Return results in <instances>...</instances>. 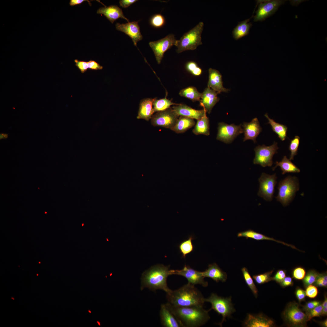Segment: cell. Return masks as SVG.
Masks as SVG:
<instances>
[{
  "label": "cell",
  "mask_w": 327,
  "mask_h": 327,
  "mask_svg": "<svg viewBox=\"0 0 327 327\" xmlns=\"http://www.w3.org/2000/svg\"><path fill=\"white\" fill-rule=\"evenodd\" d=\"M173 314L180 326L199 327L205 324L210 319L208 312L203 306L177 307L166 304Z\"/></svg>",
  "instance_id": "6da1fadb"
},
{
  "label": "cell",
  "mask_w": 327,
  "mask_h": 327,
  "mask_svg": "<svg viewBox=\"0 0 327 327\" xmlns=\"http://www.w3.org/2000/svg\"><path fill=\"white\" fill-rule=\"evenodd\" d=\"M167 303L174 306H203L205 302L201 292L194 286L188 283L167 293Z\"/></svg>",
  "instance_id": "7a4b0ae2"
},
{
  "label": "cell",
  "mask_w": 327,
  "mask_h": 327,
  "mask_svg": "<svg viewBox=\"0 0 327 327\" xmlns=\"http://www.w3.org/2000/svg\"><path fill=\"white\" fill-rule=\"evenodd\" d=\"M170 266L157 264L151 266L144 272L141 278V289L147 288L152 291L162 290L167 293L170 292L167 283L168 276L172 275V269H169Z\"/></svg>",
  "instance_id": "3957f363"
},
{
  "label": "cell",
  "mask_w": 327,
  "mask_h": 327,
  "mask_svg": "<svg viewBox=\"0 0 327 327\" xmlns=\"http://www.w3.org/2000/svg\"><path fill=\"white\" fill-rule=\"evenodd\" d=\"M203 26V23L200 22L177 40L176 46L177 48V53H180L187 50H194L199 45L202 44L201 34Z\"/></svg>",
  "instance_id": "277c9868"
},
{
  "label": "cell",
  "mask_w": 327,
  "mask_h": 327,
  "mask_svg": "<svg viewBox=\"0 0 327 327\" xmlns=\"http://www.w3.org/2000/svg\"><path fill=\"white\" fill-rule=\"evenodd\" d=\"M299 188L297 177L288 176L279 183L278 194L276 198L283 206H286L292 202Z\"/></svg>",
  "instance_id": "5b68a950"
},
{
  "label": "cell",
  "mask_w": 327,
  "mask_h": 327,
  "mask_svg": "<svg viewBox=\"0 0 327 327\" xmlns=\"http://www.w3.org/2000/svg\"><path fill=\"white\" fill-rule=\"evenodd\" d=\"M204 301L205 302H208L211 304L210 310L213 309L222 315V320L218 324L220 326H222L223 322L226 321V318L230 317L231 314L235 311L231 302V297L224 298L212 293L209 298H205Z\"/></svg>",
  "instance_id": "8992f818"
},
{
  "label": "cell",
  "mask_w": 327,
  "mask_h": 327,
  "mask_svg": "<svg viewBox=\"0 0 327 327\" xmlns=\"http://www.w3.org/2000/svg\"><path fill=\"white\" fill-rule=\"evenodd\" d=\"M279 149L277 143L274 141L272 145L267 146L264 145H258L254 148L255 157L253 163L263 167H271L273 164V155L277 153Z\"/></svg>",
  "instance_id": "52a82bcc"
},
{
  "label": "cell",
  "mask_w": 327,
  "mask_h": 327,
  "mask_svg": "<svg viewBox=\"0 0 327 327\" xmlns=\"http://www.w3.org/2000/svg\"><path fill=\"white\" fill-rule=\"evenodd\" d=\"M277 178L276 173L270 175L263 173L258 179L259 187L258 196L266 201H271L275 192Z\"/></svg>",
  "instance_id": "ba28073f"
},
{
  "label": "cell",
  "mask_w": 327,
  "mask_h": 327,
  "mask_svg": "<svg viewBox=\"0 0 327 327\" xmlns=\"http://www.w3.org/2000/svg\"><path fill=\"white\" fill-rule=\"evenodd\" d=\"M286 320L292 326L303 327L309 321L308 316L299 308L296 303L288 305L283 313Z\"/></svg>",
  "instance_id": "9c48e42d"
},
{
  "label": "cell",
  "mask_w": 327,
  "mask_h": 327,
  "mask_svg": "<svg viewBox=\"0 0 327 327\" xmlns=\"http://www.w3.org/2000/svg\"><path fill=\"white\" fill-rule=\"evenodd\" d=\"M179 117L171 107L154 114L151 119V123L154 126L160 127L171 130Z\"/></svg>",
  "instance_id": "30bf717a"
},
{
  "label": "cell",
  "mask_w": 327,
  "mask_h": 327,
  "mask_svg": "<svg viewBox=\"0 0 327 327\" xmlns=\"http://www.w3.org/2000/svg\"><path fill=\"white\" fill-rule=\"evenodd\" d=\"M243 133L242 124H228L223 122L218 123L217 140L226 144L232 142L238 135Z\"/></svg>",
  "instance_id": "8fae6325"
},
{
  "label": "cell",
  "mask_w": 327,
  "mask_h": 327,
  "mask_svg": "<svg viewBox=\"0 0 327 327\" xmlns=\"http://www.w3.org/2000/svg\"><path fill=\"white\" fill-rule=\"evenodd\" d=\"M177 40L175 35L170 34L160 40L149 43L158 64L161 63L164 53L173 45L176 46Z\"/></svg>",
  "instance_id": "7c38bea8"
},
{
  "label": "cell",
  "mask_w": 327,
  "mask_h": 327,
  "mask_svg": "<svg viewBox=\"0 0 327 327\" xmlns=\"http://www.w3.org/2000/svg\"><path fill=\"white\" fill-rule=\"evenodd\" d=\"M285 1L274 0L260 2L254 21H263L275 13Z\"/></svg>",
  "instance_id": "4fadbf2b"
},
{
  "label": "cell",
  "mask_w": 327,
  "mask_h": 327,
  "mask_svg": "<svg viewBox=\"0 0 327 327\" xmlns=\"http://www.w3.org/2000/svg\"><path fill=\"white\" fill-rule=\"evenodd\" d=\"M173 275L183 276L187 280L188 283L192 285H200L203 287L208 286V282L204 279L202 272L197 271L189 266L185 265L181 270L172 269Z\"/></svg>",
  "instance_id": "5bb4252c"
},
{
  "label": "cell",
  "mask_w": 327,
  "mask_h": 327,
  "mask_svg": "<svg viewBox=\"0 0 327 327\" xmlns=\"http://www.w3.org/2000/svg\"><path fill=\"white\" fill-rule=\"evenodd\" d=\"M116 28L117 30L125 33L130 38L135 46H137V43L143 38L138 21H133L125 24L117 23L116 24Z\"/></svg>",
  "instance_id": "9a60e30c"
},
{
  "label": "cell",
  "mask_w": 327,
  "mask_h": 327,
  "mask_svg": "<svg viewBox=\"0 0 327 327\" xmlns=\"http://www.w3.org/2000/svg\"><path fill=\"white\" fill-rule=\"evenodd\" d=\"M242 127L244 134L243 141L251 140L256 143V138L262 131L258 119L254 118L249 122H244Z\"/></svg>",
  "instance_id": "2e32d148"
},
{
  "label": "cell",
  "mask_w": 327,
  "mask_h": 327,
  "mask_svg": "<svg viewBox=\"0 0 327 327\" xmlns=\"http://www.w3.org/2000/svg\"><path fill=\"white\" fill-rule=\"evenodd\" d=\"M175 113L179 116H184L197 120L201 119L206 114L204 109L197 110L187 105L177 104L171 107Z\"/></svg>",
  "instance_id": "e0dca14e"
},
{
  "label": "cell",
  "mask_w": 327,
  "mask_h": 327,
  "mask_svg": "<svg viewBox=\"0 0 327 327\" xmlns=\"http://www.w3.org/2000/svg\"><path fill=\"white\" fill-rule=\"evenodd\" d=\"M217 93L209 87L206 88L202 93L200 101V105L203 107L206 112L210 114L219 100Z\"/></svg>",
  "instance_id": "ac0fdd59"
},
{
  "label": "cell",
  "mask_w": 327,
  "mask_h": 327,
  "mask_svg": "<svg viewBox=\"0 0 327 327\" xmlns=\"http://www.w3.org/2000/svg\"><path fill=\"white\" fill-rule=\"evenodd\" d=\"M271 319L262 314L253 315L248 314L243 325L247 327H271L274 326Z\"/></svg>",
  "instance_id": "d6986e66"
},
{
  "label": "cell",
  "mask_w": 327,
  "mask_h": 327,
  "mask_svg": "<svg viewBox=\"0 0 327 327\" xmlns=\"http://www.w3.org/2000/svg\"><path fill=\"white\" fill-rule=\"evenodd\" d=\"M207 87H209L220 94L222 92H227L228 89L224 88L223 86L222 75L217 70L210 68L209 69V80Z\"/></svg>",
  "instance_id": "ffe728a7"
},
{
  "label": "cell",
  "mask_w": 327,
  "mask_h": 327,
  "mask_svg": "<svg viewBox=\"0 0 327 327\" xmlns=\"http://www.w3.org/2000/svg\"><path fill=\"white\" fill-rule=\"evenodd\" d=\"M155 98H146L142 99L140 102L137 118L148 121L151 119L154 111L153 103Z\"/></svg>",
  "instance_id": "44dd1931"
},
{
  "label": "cell",
  "mask_w": 327,
  "mask_h": 327,
  "mask_svg": "<svg viewBox=\"0 0 327 327\" xmlns=\"http://www.w3.org/2000/svg\"><path fill=\"white\" fill-rule=\"evenodd\" d=\"M97 13L104 15L112 23L119 18L125 19L129 22L128 19L124 16L122 9L117 5L101 7L98 10Z\"/></svg>",
  "instance_id": "7402d4cb"
},
{
  "label": "cell",
  "mask_w": 327,
  "mask_h": 327,
  "mask_svg": "<svg viewBox=\"0 0 327 327\" xmlns=\"http://www.w3.org/2000/svg\"><path fill=\"white\" fill-rule=\"evenodd\" d=\"M202 276L205 277L212 279L218 282L219 281L225 282L227 279L226 273L223 272L216 263L209 264L207 269L202 272Z\"/></svg>",
  "instance_id": "603a6c76"
},
{
  "label": "cell",
  "mask_w": 327,
  "mask_h": 327,
  "mask_svg": "<svg viewBox=\"0 0 327 327\" xmlns=\"http://www.w3.org/2000/svg\"><path fill=\"white\" fill-rule=\"evenodd\" d=\"M161 324L165 327H180V325L173 314L166 304H162L160 311Z\"/></svg>",
  "instance_id": "cb8c5ba5"
},
{
  "label": "cell",
  "mask_w": 327,
  "mask_h": 327,
  "mask_svg": "<svg viewBox=\"0 0 327 327\" xmlns=\"http://www.w3.org/2000/svg\"><path fill=\"white\" fill-rule=\"evenodd\" d=\"M237 236L239 237H245L247 238H251L257 240H267L276 242L291 248L299 250L294 246L289 244L282 241L277 240L272 238L266 236L262 234L256 232L253 230H249L238 233Z\"/></svg>",
  "instance_id": "d4e9b609"
},
{
  "label": "cell",
  "mask_w": 327,
  "mask_h": 327,
  "mask_svg": "<svg viewBox=\"0 0 327 327\" xmlns=\"http://www.w3.org/2000/svg\"><path fill=\"white\" fill-rule=\"evenodd\" d=\"M195 124L193 119L180 116L171 130L177 133H182L192 127Z\"/></svg>",
  "instance_id": "484cf974"
},
{
  "label": "cell",
  "mask_w": 327,
  "mask_h": 327,
  "mask_svg": "<svg viewBox=\"0 0 327 327\" xmlns=\"http://www.w3.org/2000/svg\"><path fill=\"white\" fill-rule=\"evenodd\" d=\"M278 166L280 168L283 175L286 173H299L300 171V169L288 159L286 156L283 157L281 161H276V166L273 167L272 170H274Z\"/></svg>",
  "instance_id": "4316f807"
},
{
  "label": "cell",
  "mask_w": 327,
  "mask_h": 327,
  "mask_svg": "<svg viewBox=\"0 0 327 327\" xmlns=\"http://www.w3.org/2000/svg\"><path fill=\"white\" fill-rule=\"evenodd\" d=\"M209 129V120L206 114L201 119L197 120L193 132L196 135L208 136L210 135Z\"/></svg>",
  "instance_id": "83f0119b"
},
{
  "label": "cell",
  "mask_w": 327,
  "mask_h": 327,
  "mask_svg": "<svg viewBox=\"0 0 327 327\" xmlns=\"http://www.w3.org/2000/svg\"><path fill=\"white\" fill-rule=\"evenodd\" d=\"M265 116L268 119V124H270L272 131L278 135L281 140H285L287 137L288 129L287 126L276 122L273 119L270 118L267 114H265Z\"/></svg>",
  "instance_id": "f1b7e54d"
},
{
  "label": "cell",
  "mask_w": 327,
  "mask_h": 327,
  "mask_svg": "<svg viewBox=\"0 0 327 327\" xmlns=\"http://www.w3.org/2000/svg\"><path fill=\"white\" fill-rule=\"evenodd\" d=\"M249 19H247L239 23L233 31V37L237 40L247 35L250 28L252 26L251 23H248Z\"/></svg>",
  "instance_id": "f546056e"
},
{
  "label": "cell",
  "mask_w": 327,
  "mask_h": 327,
  "mask_svg": "<svg viewBox=\"0 0 327 327\" xmlns=\"http://www.w3.org/2000/svg\"><path fill=\"white\" fill-rule=\"evenodd\" d=\"M179 95L188 98L193 101H200L202 93L199 92L194 87H189L180 90Z\"/></svg>",
  "instance_id": "4dcf8cb0"
},
{
  "label": "cell",
  "mask_w": 327,
  "mask_h": 327,
  "mask_svg": "<svg viewBox=\"0 0 327 327\" xmlns=\"http://www.w3.org/2000/svg\"><path fill=\"white\" fill-rule=\"evenodd\" d=\"M178 104L174 103L166 97L157 99H155L153 103V107L154 112H158L166 110L172 105Z\"/></svg>",
  "instance_id": "1f68e13d"
},
{
  "label": "cell",
  "mask_w": 327,
  "mask_h": 327,
  "mask_svg": "<svg viewBox=\"0 0 327 327\" xmlns=\"http://www.w3.org/2000/svg\"><path fill=\"white\" fill-rule=\"evenodd\" d=\"M244 279L249 287L251 289L256 297L258 296V291L253 279L247 269L243 267L241 269Z\"/></svg>",
  "instance_id": "d6a6232c"
},
{
  "label": "cell",
  "mask_w": 327,
  "mask_h": 327,
  "mask_svg": "<svg viewBox=\"0 0 327 327\" xmlns=\"http://www.w3.org/2000/svg\"><path fill=\"white\" fill-rule=\"evenodd\" d=\"M193 239V237L190 236L187 239L183 241L179 245V249L182 254L183 257L185 258L187 255L193 250L194 247L192 243Z\"/></svg>",
  "instance_id": "836d02e7"
},
{
  "label": "cell",
  "mask_w": 327,
  "mask_h": 327,
  "mask_svg": "<svg viewBox=\"0 0 327 327\" xmlns=\"http://www.w3.org/2000/svg\"><path fill=\"white\" fill-rule=\"evenodd\" d=\"M300 137L296 136L294 138L290 141L289 149L290 151L289 159L293 160L294 157L297 154L298 150L299 144Z\"/></svg>",
  "instance_id": "e575fe53"
},
{
  "label": "cell",
  "mask_w": 327,
  "mask_h": 327,
  "mask_svg": "<svg viewBox=\"0 0 327 327\" xmlns=\"http://www.w3.org/2000/svg\"><path fill=\"white\" fill-rule=\"evenodd\" d=\"M165 20L164 16L160 14L154 15L150 20V23L153 27L159 28L162 27L165 24Z\"/></svg>",
  "instance_id": "d590c367"
},
{
  "label": "cell",
  "mask_w": 327,
  "mask_h": 327,
  "mask_svg": "<svg viewBox=\"0 0 327 327\" xmlns=\"http://www.w3.org/2000/svg\"><path fill=\"white\" fill-rule=\"evenodd\" d=\"M273 270L264 273L253 276V278L258 284H261L267 282L272 280L271 277Z\"/></svg>",
  "instance_id": "8d00e7d4"
},
{
  "label": "cell",
  "mask_w": 327,
  "mask_h": 327,
  "mask_svg": "<svg viewBox=\"0 0 327 327\" xmlns=\"http://www.w3.org/2000/svg\"><path fill=\"white\" fill-rule=\"evenodd\" d=\"M319 273L315 270H309L303 278V282L305 287L314 283Z\"/></svg>",
  "instance_id": "74e56055"
},
{
  "label": "cell",
  "mask_w": 327,
  "mask_h": 327,
  "mask_svg": "<svg viewBox=\"0 0 327 327\" xmlns=\"http://www.w3.org/2000/svg\"><path fill=\"white\" fill-rule=\"evenodd\" d=\"M315 285L320 287H326L327 286V275L326 272L319 273L314 282Z\"/></svg>",
  "instance_id": "f35d334b"
},
{
  "label": "cell",
  "mask_w": 327,
  "mask_h": 327,
  "mask_svg": "<svg viewBox=\"0 0 327 327\" xmlns=\"http://www.w3.org/2000/svg\"><path fill=\"white\" fill-rule=\"evenodd\" d=\"M323 307L322 304H320L313 309L306 312L309 321L312 318L319 316L321 315V313Z\"/></svg>",
  "instance_id": "ab89813d"
},
{
  "label": "cell",
  "mask_w": 327,
  "mask_h": 327,
  "mask_svg": "<svg viewBox=\"0 0 327 327\" xmlns=\"http://www.w3.org/2000/svg\"><path fill=\"white\" fill-rule=\"evenodd\" d=\"M306 273L305 269L302 267H298L295 268L293 270L292 274L293 277L296 279L301 280L303 279Z\"/></svg>",
  "instance_id": "60d3db41"
},
{
  "label": "cell",
  "mask_w": 327,
  "mask_h": 327,
  "mask_svg": "<svg viewBox=\"0 0 327 327\" xmlns=\"http://www.w3.org/2000/svg\"><path fill=\"white\" fill-rule=\"evenodd\" d=\"M305 292L306 296L309 298H313L316 296L318 291L316 286L311 285L306 287Z\"/></svg>",
  "instance_id": "b9f144b4"
},
{
  "label": "cell",
  "mask_w": 327,
  "mask_h": 327,
  "mask_svg": "<svg viewBox=\"0 0 327 327\" xmlns=\"http://www.w3.org/2000/svg\"><path fill=\"white\" fill-rule=\"evenodd\" d=\"M74 61L75 63V65L81 73H84L88 69V62L80 61L77 59H75Z\"/></svg>",
  "instance_id": "7bdbcfd3"
},
{
  "label": "cell",
  "mask_w": 327,
  "mask_h": 327,
  "mask_svg": "<svg viewBox=\"0 0 327 327\" xmlns=\"http://www.w3.org/2000/svg\"><path fill=\"white\" fill-rule=\"evenodd\" d=\"M286 272L285 270H279L277 271L274 276L272 277V280H275L280 283L286 277Z\"/></svg>",
  "instance_id": "ee69618b"
},
{
  "label": "cell",
  "mask_w": 327,
  "mask_h": 327,
  "mask_svg": "<svg viewBox=\"0 0 327 327\" xmlns=\"http://www.w3.org/2000/svg\"><path fill=\"white\" fill-rule=\"evenodd\" d=\"M320 302L317 301H313L307 303L304 307V309L306 312L313 309L320 305Z\"/></svg>",
  "instance_id": "f6af8a7d"
},
{
  "label": "cell",
  "mask_w": 327,
  "mask_h": 327,
  "mask_svg": "<svg viewBox=\"0 0 327 327\" xmlns=\"http://www.w3.org/2000/svg\"><path fill=\"white\" fill-rule=\"evenodd\" d=\"M87 62L88 69L91 70H101L103 68L102 66L94 60H90Z\"/></svg>",
  "instance_id": "bcb514c9"
},
{
  "label": "cell",
  "mask_w": 327,
  "mask_h": 327,
  "mask_svg": "<svg viewBox=\"0 0 327 327\" xmlns=\"http://www.w3.org/2000/svg\"><path fill=\"white\" fill-rule=\"evenodd\" d=\"M197 63L192 61H190L187 62L186 65V69L191 74L198 67Z\"/></svg>",
  "instance_id": "7dc6e473"
},
{
  "label": "cell",
  "mask_w": 327,
  "mask_h": 327,
  "mask_svg": "<svg viewBox=\"0 0 327 327\" xmlns=\"http://www.w3.org/2000/svg\"><path fill=\"white\" fill-rule=\"evenodd\" d=\"M296 297L299 301L303 300L306 296L305 291L300 288L296 290Z\"/></svg>",
  "instance_id": "c3c4849f"
},
{
  "label": "cell",
  "mask_w": 327,
  "mask_h": 327,
  "mask_svg": "<svg viewBox=\"0 0 327 327\" xmlns=\"http://www.w3.org/2000/svg\"><path fill=\"white\" fill-rule=\"evenodd\" d=\"M137 0H121L119 1L120 6L123 8H127L137 1Z\"/></svg>",
  "instance_id": "681fc988"
},
{
  "label": "cell",
  "mask_w": 327,
  "mask_h": 327,
  "mask_svg": "<svg viewBox=\"0 0 327 327\" xmlns=\"http://www.w3.org/2000/svg\"><path fill=\"white\" fill-rule=\"evenodd\" d=\"M292 278L288 276L285 277L280 284L282 286L286 287L292 285Z\"/></svg>",
  "instance_id": "f907efd6"
},
{
  "label": "cell",
  "mask_w": 327,
  "mask_h": 327,
  "mask_svg": "<svg viewBox=\"0 0 327 327\" xmlns=\"http://www.w3.org/2000/svg\"><path fill=\"white\" fill-rule=\"evenodd\" d=\"M88 2L90 6H91V3L90 1L87 0H71L69 2L70 5L73 6L77 5L80 4L84 1Z\"/></svg>",
  "instance_id": "816d5d0a"
},
{
  "label": "cell",
  "mask_w": 327,
  "mask_h": 327,
  "mask_svg": "<svg viewBox=\"0 0 327 327\" xmlns=\"http://www.w3.org/2000/svg\"><path fill=\"white\" fill-rule=\"evenodd\" d=\"M8 137V134H7L2 133L0 134V140L7 138Z\"/></svg>",
  "instance_id": "f5cc1de1"
},
{
  "label": "cell",
  "mask_w": 327,
  "mask_h": 327,
  "mask_svg": "<svg viewBox=\"0 0 327 327\" xmlns=\"http://www.w3.org/2000/svg\"><path fill=\"white\" fill-rule=\"evenodd\" d=\"M327 307H323L322 310L321 315H327Z\"/></svg>",
  "instance_id": "db71d44e"
},
{
  "label": "cell",
  "mask_w": 327,
  "mask_h": 327,
  "mask_svg": "<svg viewBox=\"0 0 327 327\" xmlns=\"http://www.w3.org/2000/svg\"><path fill=\"white\" fill-rule=\"evenodd\" d=\"M322 305L323 307H324L327 306V299L326 296H325V300L323 303L322 304Z\"/></svg>",
  "instance_id": "11a10c76"
},
{
  "label": "cell",
  "mask_w": 327,
  "mask_h": 327,
  "mask_svg": "<svg viewBox=\"0 0 327 327\" xmlns=\"http://www.w3.org/2000/svg\"><path fill=\"white\" fill-rule=\"evenodd\" d=\"M322 325L324 327L327 326V319L325 320L324 321H323L321 323Z\"/></svg>",
  "instance_id": "9f6ffc18"
},
{
  "label": "cell",
  "mask_w": 327,
  "mask_h": 327,
  "mask_svg": "<svg viewBox=\"0 0 327 327\" xmlns=\"http://www.w3.org/2000/svg\"><path fill=\"white\" fill-rule=\"evenodd\" d=\"M97 323H98V324L99 325H100V322H98V321H97Z\"/></svg>",
  "instance_id": "6f0895ef"
},
{
  "label": "cell",
  "mask_w": 327,
  "mask_h": 327,
  "mask_svg": "<svg viewBox=\"0 0 327 327\" xmlns=\"http://www.w3.org/2000/svg\"><path fill=\"white\" fill-rule=\"evenodd\" d=\"M88 312L90 313H91V311H90L89 310L88 311Z\"/></svg>",
  "instance_id": "680465c9"
}]
</instances>
